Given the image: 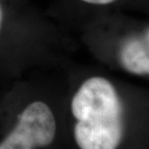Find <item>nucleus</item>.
<instances>
[{
    "mask_svg": "<svg viewBox=\"0 0 149 149\" xmlns=\"http://www.w3.org/2000/svg\"><path fill=\"white\" fill-rule=\"evenodd\" d=\"M68 45L65 30L29 0H0V76L61 68Z\"/></svg>",
    "mask_w": 149,
    "mask_h": 149,
    "instance_id": "f257e3e1",
    "label": "nucleus"
},
{
    "mask_svg": "<svg viewBox=\"0 0 149 149\" xmlns=\"http://www.w3.org/2000/svg\"><path fill=\"white\" fill-rule=\"evenodd\" d=\"M79 149H117L125 131V109L116 85L91 75L76 85L68 104Z\"/></svg>",
    "mask_w": 149,
    "mask_h": 149,
    "instance_id": "f03ea898",
    "label": "nucleus"
},
{
    "mask_svg": "<svg viewBox=\"0 0 149 149\" xmlns=\"http://www.w3.org/2000/svg\"><path fill=\"white\" fill-rule=\"evenodd\" d=\"M13 103L11 126L0 141V149H39L52 144L58 135L61 116L55 100L22 86Z\"/></svg>",
    "mask_w": 149,
    "mask_h": 149,
    "instance_id": "7ed1b4c3",
    "label": "nucleus"
},
{
    "mask_svg": "<svg viewBox=\"0 0 149 149\" xmlns=\"http://www.w3.org/2000/svg\"><path fill=\"white\" fill-rule=\"evenodd\" d=\"M115 60L122 70L133 75H149V26L129 33L116 42Z\"/></svg>",
    "mask_w": 149,
    "mask_h": 149,
    "instance_id": "20e7f679",
    "label": "nucleus"
},
{
    "mask_svg": "<svg viewBox=\"0 0 149 149\" xmlns=\"http://www.w3.org/2000/svg\"><path fill=\"white\" fill-rule=\"evenodd\" d=\"M119 0H50L47 15L63 29L69 23L73 12L78 8L109 7Z\"/></svg>",
    "mask_w": 149,
    "mask_h": 149,
    "instance_id": "39448f33",
    "label": "nucleus"
}]
</instances>
